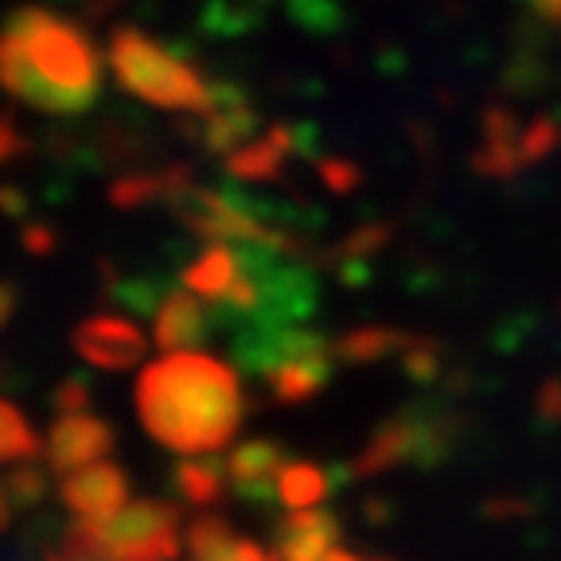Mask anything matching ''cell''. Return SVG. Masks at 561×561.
Returning a JSON list of instances; mask_svg holds the SVG:
<instances>
[{
  "mask_svg": "<svg viewBox=\"0 0 561 561\" xmlns=\"http://www.w3.org/2000/svg\"><path fill=\"white\" fill-rule=\"evenodd\" d=\"M137 413L152 440L172 453L203 456L234 440L245 398L227 363L199 351H172L137 378Z\"/></svg>",
  "mask_w": 561,
  "mask_h": 561,
  "instance_id": "6da1fadb",
  "label": "cell"
},
{
  "mask_svg": "<svg viewBox=\"0 0 561 561\" xmlns=\"http://www.w3.org/2000/svg\"><path fill=\"white\" fill-rule=\"evenodd\" d=\"M0 32H9L24 47L35 75L59 98L62 117H82L94 110L98 90H102V70H98L94 39L79 24H70L47 9H16Z\"/></svg>",
  "mask_w": 561,
  "mask_h": 561,
  "instance_id": "7a4b0ae2",
  "label": "cell"
},
{
  "mask_svg": "<svg viewBox=\"0 0 561 561\" xmlns=\"http://www.w3.org/2000/svg\"><path fill=\"white\" fill-rule=\"evenodd\" d=\"M110 67L117 82L140 102L160 110H184V114H210L215 105V82L199 75V67L184 59V51L157 44L140 27H117L110 39Z\"/></svg>",
  "mask_w": 561,
  "mask_h": 561,
  "instance_id": "3957f363",
  "label": "cell"
},
{
  "mask_svg": "<svg viewBox=\"0 0 561 561\" xmlns=\"http://www.w3.org/2000/svg\"><path fill=\"white\" fill-rule=\"evenodd\" d=\"M184 511L168 500H133L110 518H79L62 526V538L87 542L122 561H175L180 558Z\"/></svg>",
  "mask_w": 561,
  "mask_h": 561,
  "instance_id": "277c9868",
  "label": "cell"
},
{
  "mask_svg": "<svg viewBox=\"0 0 561 561\" xmlns=\"http://www.w3.org/2000/svg\"><path fill=\"white\" fill-rule=\"evenodd\" d=\"M405 421H410V433H413V460L410 468L417 472H437L460 453L468 437V417L465 410L448 398H433V394H421L413 402L402 405Z\"/></svg>",
  "mask_w": 561,
  "mask_h": 561,
  "instance_id": "5b68a950",
  "label": "cell"
},
{
  "mask_svg": "<svg viewBox=\"0 0 561 561\" xmlns=\"http://www.w3.org/2000/svg\"><path fill=\"white\" fill-rule=\"evenodd\" d=\"M293 456L280 440L270 437H250L242 445L230 448L227 456V476H230V491L238 500L250 503L257 511H273L280 507V491H277V476L285 472Z\"/></svg>",
  "mask_w": 561,
  "mask_h": 561,
  "instance_id": "8992f818",
  "label": "cell"
},
{
  "mask_svg": "<svg viewBox=\"0 0 561 561\" xmlns=\"http://www.w3.org/2000/svg\"><path fill=\"white\" fill-rule=\"evenodd\" d=\"M117 445L114 425L98 413H62L47 433V468L59 476L79 472V468L98 465Z\"/></svg>",
  "mask_w": 561,
  "mask_h": 561,
  "instance_id": "52a82bcc",
  "label": "cell"
},
{
  "mask_svg": "<svg viewBox=\"0 0 561 561\" xmlns=\"http://www.w3.org/2000/svg\"><path fill=\"white\" fill-rule=\"evenodd\" d=\"M70 343L98 370H129L149 351V340L125 316H87L82 324H75Z\"/></svg>",
  "mask_w": 561,
  "mask_h": 561,
  "instance_id": "ba28073f",
  "label": "cell"
},
{
  "mask_svg": "<svg viewBox=\"0 0 561 561\" xmlns=\"http://www.w3.org/2000/svg\"><path fill=\"white\" fill-rule=\"evenodd\" d=\"M59 500L79 518L98 523V518H110L125 507V500H129V476L114 460H98V465L70 472L59 483Z\"/></svg>",
  "mask_w": 561,
  "mask_h": 561,
  "instance_id": "9c48e42d",
  "label": "cell"
},
{
  "mask_svg": "<svg viewBox=\"0 0 561 561\" xmlns=\"http://www.w3.org/2000/svg\"><path fill=\"white\" fill-rule=\"evenodd\" d=\"M257 114L242 87L234 82H215V105H210L207 122L199 125L203 149L215 157H230V152L245 149L257 137Z\"/></svg>",
  "mask_w": 561,
  "mask_h": 561,
  "instance_id": "30bf717a",
  "label": "cell"
},
{
  "mask_svg": "<svg viewBox=\"0 0 561 561\" xmlns=\"http://www.w3.org/2000/svg\"><path fill=\"white\" fill-rule=\"evenodd\" d=\"M523 129L526 122L507 105L483 110V140L472 152V172L483 180H515L523 172Z\"/></svg>",
  "mask_w": 561,
  "mask_h": 561,
  "instance_id": "8fae6325",
  "label": "cell"
},
{
  "mask_svg": "<svg viewBox=\"0 0 561 561\" xmlns=\"http://www.w3.org/2000/svg\"><path fill=\"white\" fill-rule=\"evenodd\" d=\"M343 535L340 515L320 507L308 511H293L273 526V550L285 561H320L328 550H335Z\"/></svg>",
  "mask_w": 561,
  "mask_h": 561,
  "instance_id": "7c38bea8",
  "label": "cell"
},
{
  "mask_svg": "<svg viewBox=\"0 0 561 561\" xmlns=\"http://www.w3.org/2000/svg\"><path fill=\"white\" fill-rule=\"evenodd\" d=\"M210 332H215V320H210L207 300L195 297L192 289H168V297L160 300L157 316H152L157 347L160 351L199 347Z\"/></svg>",
  "mask_w": 561,
  "mask_h": 561,
  "instance_id": "4fadbf2b",
  "label": "cell"
},
{
  "mask_svg": "<svg viewBox=\"0 0 561 561\" xmlns=\"http://www.w3.org/2000/svg\"><path fill=\"white\" fill-rule=\"evenodd\" d=\"M297 152V137L293 125H270L257 140H250L245 149L230 152L227 172L230 180H250V184H273L285 172V157Z\"/></svg>",
  "mask_w": 561,
  "mask_h": 561,
  "instance_id": "5bb4252c",
  "label": "cell"
},
{
  "mask_svg": "<svg viewBox=\"0 0 561 561\" xmlns=\"http://www.w3.org/2000/svg\"><path fill=\"white\" fill-rule=\"evenodd\" d=\"M187 550L195 553V561H265L270 558L254 538H242L234 526L219 515H199L187 523Z\"/></svg>",
  "mask_w": 561,
  "mask_h": 561,
  "instance_id": "9a60e30c",
  "label": "cell"
},
{
  "mask_svg": "<svg viewBox=\"0 0 561 561\" xmlns=\"http://www.w3.org/2000/svg\"><path fill=\"white\" fill-rule=\"evenodd\" d=\"M184 184H192V168H187L184 160H172V164L157 168V172H152V168H140V172L117 175L105 195H110V203H114L117 210H140L157 199H168L175 187H184Z\"/></svg>",
  "mask_w": 561,
  "mask_h": 561,
  "instance_id": "2e32d148",
  "label": "cell"
},
{
  "mask_svg": "<svg viewBox=\"0 0 561 561\" xmlns=\"http://www.w3.org/2000/svg\"><path fill=\"white\" fill-rule=\"evenodd\" d=\"M413 460V433H410V421H405V413H390V417L382 421V425H375V433H370V440L363 445V453L355 456V465H351V472H355V480H367V476H382L390 472V468H402Z\"/></svg>",
  "mask_w": 561,
  "mask_h": 561,
  "instance_id": "e0dca14e",
  "label": "cell"
},
{
  "mask_svg": "<svg viewBox=\"0 0 561 561\" xmlns=\"http://www.w3.org/2000/svg\"><path fill=\"white\" fill-rule=\"evenodd\" d=\"M0 90H9L16 102L32 105V110H39V114L62 117L59 98L44 87V79L35 75V67L24 55V47H20L9 32H0Z\"/></svg>",
  "mask_w": 561,
  "mask_h": 561,
  "instance_id": "ac0fdd59",
  "label": "cell"
},
{
  "mask_svg": "<svg viewBox=\"0 0 561 561\" xmlns=\"http://www.w3.org/2000/svg\"><path fill=\"white\" fill-rule=\"evenodd\" d=\"M347 480H355V472H343V465L332 468H320L312 460H289L285 472L277 476V491H280V503L293 511H308L316 503H324L335 488H343Z\"/></svg>",
  "mask_w": 561,
  "mask_h": 561,
  "instance_id": "d6986e66",
  "label": "cell"
},
{
  "mask_svg": "<svg viewBox=\"0 0 561 561\" xmlns=\"http://www.w3.org/2000/svg\"><path fill=\"white\" fill-rule=\"evenodd\" d=\"M413 343H417V335L402 332V328L359 324L335 340V359L351 363V367H367V363H382V359H390V355H405Z\"/></svg>",
  "mask_w": 561,
  "mask_h": 561,
  "instance_id": "ffe728a7",
  "label": "cell"
},
{
  "mask_svg": "<svg viewBox=\"0 0 561 561\" xmlns=\"http://www.w3.org/2000/svg\"><path fill=\"white\" fill-rule=\"evenodd\" d=\"M332 367H335V355H312V359L285 363L273 375H265V386H270V394L277 405H300L332 382Z\"/></svg>",
  "mask_w": 561,
  "mask_h": 561,
  "instance_id": "44dd1931",
  "label": "cell"
},
{
  "mask_svg": "<svg viewBox=\"0 0 561 561\" xmlns=\"http://www.w3.org/2000/svg\"><path fill=\"white\" fill-rule=\"evenodd\" d=\"M238 257H234V245L230 242H207L199 257L192 265H184L180 280H184V289H192L195 297L203 300H219L227 297V289L238 280Z\"/></svg>",
  "mask_w": 561,
  "mask_h": 561,
  "instance_id": "7402d4cb",
  "label": "cell"
},
{
  "mask_svg": "<svg viewBox=\"0 0 561 561\" xmlns=\"http://www.w3.org/2000/svg\"><path fill=\"white\" fill-rule=\"evenodd\" d=\"M172 488L180 500L195 503V507H215V503L227 495L230 476L222 460H184V465L172 468Z\"/></svg>",
  "mask_w": 561,
  "mask_h": 561,
  "instance_id": "603a6c76",
  "label": "cell"
},
{
  "mask_svg": "<svg viewBox=\"0 0 561 561\" xmlns=\"http://www.w3.org/2000/svg\"><path fill=\"white\" fill-rule=\"evenodd\" d=\"M98 273H102V289L110 300L125 308V312H137V316H157L160 300L168 297V280L160 277H122L114 265L98 262Z\"/></svg>",
  "mask_w": 561,
  "mask_h": 561,
  "instance_id": "cb8c5ba5",
  "label": "cell"
},
{
  "mask_svg": "<svg viewBox=\"0 0 561 561\" xmlns=\"http://www.w3.org/2000/svg\"><path fill=\"white\" fill-rule=\"evenodd\" d=\"M44 440L32 430V421L16 410L12 402H0V465H12V460H35L44 453Z\"/></svg>",
  "mask_w": 561,
  "mask_h": 561,
  "instance_id": "d4e9b609",
  "label": "cell"
},
{
  "mask_svg": "<svg viewBox=\"0 0 561 561\" xmlns=\"http://www.w3.org/2000/svg\"><path fill=\"white\" fill-rule=\"evenodd\" d=\"M9 500L16 511H35L47 500V468H39L35 460H20L9 476H4Z\"/></svg>",
  "mask_w": 561,
  "mask_h": 561,
  "instance_id": "484cf974",
  "label": "cell"
},
{
  "mask_svg": "<svg viewBox=\"0 0 561 561\" xmlns=\"http://www.w3.org/2000/svg\"><path fill=\"white\" fill-rule=\"evenodd\" d=\"M561 149V117L558 114H538L526 122L523 129V164H542L546 157Z\"/></svg>",
  "mask_w": 561,
  "mask_h": 561,
  "instance_id": "4316f807",
  "label": "cell"
},
{
  "mask_svg": "<svg viewBox=\"0 0 561 561\" xmlns=\"http://www.w3.org/2000/svg\"><path fill=\"white\" fill-rule=\"evenodd\" d=\"M402 370L417 386H437L445 378V351H440V343L430 340V335H417V343L402 355Z\"/></svg>",
  "mask_w": 561,
  "mask_h": 561,
  "instance_id": "83f0119b",
  "label": "cell"
},
{
  "mask_svg": "<svg viewBox=\"0 0 561 561\" xmlns=\"http://www.w3.org/2000/svg\"><path fill=\"white\" fill-rule=\"evenodd\" d=\"M90 402H94V382H90V375H67L51 390V405L59 413H82Z\"/></svg>",
  "mask_w": 561,
  "mask_h": 561,
  "instance_id": "f1b7e54d",
  "label": "cell"
},
{
  "mask_svg": "<svg viewBox=\"0 0 561 561\" xmlns=\"http://www.w3.org/2000/svg\"><path fill=\"white\" fill-rule=\"evenodd\" d=\"M320 180H324L328 192L335 195H351L355 187H363V168L351 164L347 157H332V160H320Z\"/></svg>",
  "mask_w": 561,
  "mask_h": 561,
  "instance_id": "f546056e",
  "label": "cell"
},
{
  "mask_svg": "<svg viewBox=\"0 0 561 561\" xmlns=\"http://www.w3.org/2000/svg\"><path fill=\"white\" fill-rule=\"evenodd\" d=\"M20 245H24L32 257H51L55 250H59V230L47 227V222L27 219L24 227H20Z\"/></svg>",
  "mask_w": 561,
  "mask_h": 561,
  "instance_id": "4dcf8cb0",
  "label": "cell"
},
{
  "mask_svg": "<svg viewBox=\"0 0 561 561\" xmlns=\"http://www.w3.org/2000/svg\"><path fill=\"white\" fill-rule=\"evenodd\" d=\"M535 413L542 425H561V375H550L535 394Z\"/></svg>",
  "mask_w": 561,
  "mask_h": 561,
  "instance_id": "1f68e13d",
  "label": "cell"
},
{
  "mask_svg": "<svg viewBox=\"0 0 561 561\" xmlns=\"http://www.w3.org/2000/svg\"><path fill=\"white\" fill-rule=\"evenodd\" d=\"M47 561H122V558L94 550V546H87V542H75V538H59V546L47 553Z\"/></svg>",
  "mask_w": 561,
  "mask_h": 561,
  "instance_id": "d6a6232c",
  "label": "cell"
},
{
  "mask_svg": "<svg viewBox=\"0 0 561 561\" xmlns=\"http://www.w3.org/2000/svg\"><path fill=\"white\" fill-rule=\"evenodd\" d=\"M27 149H32V140L16 129V122H12V117H0V164L24 157Z\"/></svg>",
  "mask_w": 561,
  "mask_h": 561,
  "instance_id": "836d02e7",
  "label": "cell"
},
{
  "mask_svg": "<svg viewBox=\"0 0 561 561\" xmlns=\"http://www.w3.org/2000/svg\"><path fill=\"white\" fill-rule=\"evenodd\" d=\"M0 215H9V219H16V222H27V215H32V199H27L24 187L0 184Z\"/></svg>",
  "mask_w": 561,
  "mask_h": 561,
  "instance_id": "e575fe53",
  "label": "cell"
},
{
  "mask_svg": "<svg viewBox=\"0 0 561 561\" xmlns=\"http://www.w3.org/2000/svg\"><path fill=\"white\" fill-rule=\"evenodd\" d=\"M16 308H20V285L16 280H0V328H9Z\"/></svg>",
  "mask_w": 561,
  "mask_h": 561,
  "instance_id": "d590c367",
  "label": "cell"
},
{
  "mask_svg": "<svg viewBox=\"0 0 561 561\" xmlns=\"http://www.w3.org/2000/svg\"><path fill=\"white\" fill-rule=\"evenodd\" d=\"M535 4V12L542 20H550L553 27H561V0H530Z\"/></svg>",
  "mask_w": 561,
  "mask_h": 561,
  "instance_id": "8d00e7d4",
  "label": "cell"
},
{
  "mask_svg": "<svg viewBox=\"0 0 561 561\" xmlns=\"http://www.w3.org/2000/svg\"><path fill=\"white\" fill-rule=\"evenodd\" d=\"M12 511H16V507H12V500H9V488L0 483V535L12 526Z\"/></svg>",
  "mask_w": 561,
  "mask_h": 561,
  "instance_id": "74e56055",
  "label": "cell"
},
{
  "mask_svg": "<svg viewBox=\"0 0 561 561\" xmlns=\"http://www.w3.org/2000/svg\"><path fill=\"white\" fill-rule=\"evenodd\" d=\"M320 561H367V558H355V553H347V550H328Z\"/></svg>",
  "mask_w": 561,
  "mask_h": 561,
  "instance_id": "f35d334b",
  "label": "cell"
}]
</instances>
